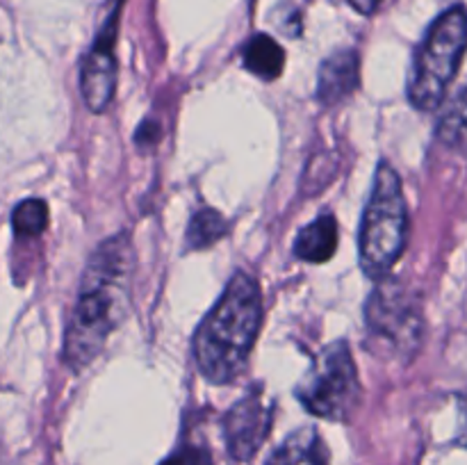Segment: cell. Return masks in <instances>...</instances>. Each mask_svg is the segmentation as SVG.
I'll use <instances>...</instances> for the list:
<instances>
[{"mask_svg": "<svg viewBox=\"0 0 467 465\" xmlns=\"http://www.w3.org/2000/svg\"><path fill=\"white\" fill-rule=\"evenodd\" d=\"M135 249L128 232L100 242L87 263L76 308L64 340V360L80 372L103 351L130 305Z\"/></svg>", "mask_w": 467, "mask_h": 465, "instance_id": "1", "label": "cell"}, {"mask_svg": "<svg viewBox=\"0 0 467 465\" xmlns=\"http://www.w3.org/2000/svg\"><path fill=\"white\" fill-rule=\"evenodd\" d=\"M263 324V294L249 274L237 272L194 336V360L210 383H231L244 372Z\"/></svg>", "mask_w": 467, "mask_h": 465, "instance_id": "2", "label": "cell"}, {"mask_svg": "<svg viewBox=\"0 0 467 465\" xmlns=\"http://www.w3.org/2000/svg\"><path fill=\"white\" fill-rule=\"evenodd\" d=\"M409 240V210L400 173L381 162L374 173V187L360 226V267L372 281L388 278L401 258Z\"/></svg>", "mask_w": 467, "mask_h": 465, "instance_id": "3", "label": "cell"}, {"mask_svg": "<svg viewBox=\"0 0 467 465\" xmlns=\"http://www.w3.org/2000/svg\"><path fill=\"white\" fill-rule=\"evenodd\" d=\"M467 48V9L456 5L429 27L409 78V100L422 112L441 108Z\"/></svg>", "mask_w": 467, "mask_h": 465, "instance_id": "4", "label": "cell"}, {"mask_svg": "<svg viewBox=\"0 0 467 465\" xmlns=\"http://www.w3.org/2000/svg\"><path fill=\"white\" fill-rule=\"evenodd\" d=\"M365 331L374 356L409 363L422 346V308L404 285L383 278L365 305Z\"/></svg>", "mask_w": 467, "mask_h": 465, "instance_id": "5", "label": "cell"}, {"mask_svg": "<svg viewBox=\"0 0 467 465\" xmlns=\"http://www.w3.org/2000/svg\"><path fill=\"white\" fill-rule=\"evenodd\" d=\"M295 392L304 408L317 418L331 422L349 419L358 408L363 388L347 340H336L324 346Z\"/></svg>", "mask_w": 467, "mask_h": 465, "instance_id": "6", "label": "cell"}, {"mask_svg": "<svg viewBox=\"0 0 467 465\" xmlns=\"http://www.w3.org/2000/svg\"><path fill=\"white\" fill-rule=\"evenodd\" d=\"M123 0H114L103 27L96 35L94 46L87 53L80 68V91L85 105L91 112L100 114L109 108L117 89V26L119 12H121Z\"/></svg>", "mask_w": 467, "mask_h": 465, "instance_id": "7", "label": "cell"}, {"mask_svg": "<svg viewBox=\"0 0 467 465\" xmlns=\"http://www.w3.org/2000/svg\"><path fill=\"white\" fill-rule=\"evenodd\" d=\"M272 406L265 401L260 388H251L223 418V440L235 460H249L258 454L272 431Z\"/></svg>", "mask_w": 467, "mask_h": 465, "instance_id": "8", "label": "cell"}, {"mask_svg": "<svg viewBox=\"0 0 467 465\" xmlns=\"http://www.w3.org/2000/svg\"><path fill=\"white\" fill-rule=\"evenodd\" d=\"M360 85V59L351 48L336 50L327 57L317 73V100L324 108L340 105Z\"/></svg>", "mask_w": 467, "mask_h": 465, "instance_id": "9", "label": "cell"}, {"mask_svg": "<svg viewBox=\"0 0 467 465\" xmlns=\"http://www.w3.org/2000/svg\"><path fill=\"white\" fill-rule=\"evenodd\" d=\"M337 249V223L336 217L328 212L319 214L313 223L301 228V232L295 240L296 258L306 263H327L333 258Z\"/></svg>", "mask_w": 467, "mask_h": 465, "instance_id": "10", "label": "cell"}, {"mask_svg": "<svg viewBox=\"0 0 467 465\" xmlns=\"http://www.w3.org/2000/svg\"><path fill=\"white\" fill-rule=\"evenodd\" d=\"M267 465H328L327 445L315 429H299L272 451Z\"/></svg>", "mask_w": 467, "mask_h": 465, "instance_id": "11", "label": "cell"}, {"mask_svg": "<svg viewBox=\"0 0 467 465\" xmlns=\"http://www.w3.org/2000/svg\"><path fill=\"white\" fill-rule=\"evenodd\" d=\"M242 59L254 76L263 78V80H274L281 76L283 67H285V50L269 35H255L242 48Z\"/></svg>", "mask_w": 467, "mask_h": 465, "instance_id": "12", "label": "cell"}, {"mask_svg": "<svg viewBox=\"0 0 467 465\" xmlns=\"http://www.w3.org/2000/svg\"><path fill=\"white\" fill-rule=\"evenodd\" d=\"M228 222L213 208H201L190 219V226L185 232V246L190 251H203L217 244L222 237H226Z\"/></svg>", "mask_w": 467, "mask_h": 465, "instance_id": "13", "label": "cell"}, {"mask_svg": "<svg viewBox=\"0 0 467 465\" xmlns=\"http://www.w3.org/2000/svg\"><path fill=\"white\" fill-rule=\"evenodd\" d=\"M438 140L447 146L467 144V87L442 109L438 119Z\"/></svg>", "mask_w": 467, "mask_h": 465, "instance_id": "14", "label": "cell"}, {"mask_svg": "<svg viewBox=\"0 0 467 465\" xmlns=\"http://www.w3.org/2000/svg\"><path fill=\"white\" fill-rule=\"evenodd\" d=\"M12 226L18 237H36L48 226V205L41 199H26L12 214Z\"/></svg>", "mask_w": 467, "mask_h": 465, "instance_id": "15", "label": "cell"}, {"mask_svg": "<svg viewBox=\"0 0 467 465\" xmlns=\"http://www.w3.org/2000/svg\"><path fill=\"white\" fill-rule=\"evenodd\" d=\"M160 465H214V460L213 454H210L205 447L182 445L181 450H176L171 456H167Z\"/></svg>", "mask_w": 467, "mask_h": 465, "instance_id": "16", "label": "cell"}, {"mask_svg": "<svg viewBox=\"0 0 467 465\" xmlns=\"http://www.w3.org/2000/svg\"><path fill=\"white\" fill-rule=\"evenodd\" d=\"M349 3H351V7L356 9V12L374 14V12H377L379 5L383 3V0H349Z\"/></svg>", "mask_w": 467, "mask_h": 465, "instance_id": "17", "label": "cell"}, {"mask_svg": "<svg viewBox=\"0 0 467 465\" xmlns=\"http://www.w3.org/2000/svg\"><path fill=\"white\" fill-rule=\"evenodd\" d=\"M461 422H463V438L467 442V395L463 397V401H461Z\"/></svg>", "mask_w": 467, "mask_h": 465, "instance_id": "18", "label": "cell"}]
</instances>
